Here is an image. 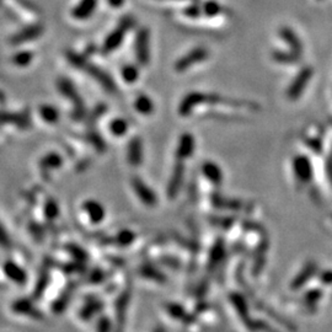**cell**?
Instances as JSON below:
<instances>
[{"label":"cell","mask_w":332,"mask_h":332,"mask_svg":"<svg viewBox=\"0 0 332 332\" xmlns=\"http://www.w3.org/2000/svg\"><path fill=\"white\" fill-rule=\"evenodd\" d=\"M128 130V122L123 118H115L110 123V132L116 137H123Z\"/></svg>","instance_id":"18"},{"label":"cell","mask_w":332,"mask_h":332,"mask_svg":"<svg viewBox=\"0 0 332 332\" xmlns=\"http://www.w3.org/2000/svg\"><path fill=\"white\" fill-rule=\"evenodd\" d=\"M134 19L130 18V16H126L121 20V22L118 24V26L106 37L104 43V52L105 53H112L121 46L122 42H123L124 37H126L127 32L130 28L134 27Z\"/></svg>","instance_id":"1"},{"label":"cell","mask_w":332,"mask_h":332,"mask_svg":"<svg viewBox=\"0 0 332 332\" xmlns=\"http://www.w3.org/2000/svg\"><path fill=\"white\" fill-rule=\"evenodd\" d=\"M279 36L284 39L288 46H291L292 50L294 51V53H299L300 51H302V44H300L299 39H298V37L295 36V33L291 28L283 27L282 30L279 31Z\"/></svg>","instance_id":"15"},{"label":"cell","mask_w":332,"mask_h":332,"mask_svg":"<svg viewBox=\"0 0 332 332\" xmlns=\"http://www.w3.org/2000/svg\"><path fill=\"white\" fill-rule=\"evenodd\" d=\"M122 78L126 83L128 84H133L137 81V79L139 78V70L135 65L129 64L126 65V67L122 68Z\"/></svg>","instance_id":"19"},{"label":"cell","mask_w":332,"mask_h":332,"mask_svg":"<svg viewBox=\"0 0 332 332\" xmlns=\"http://www.w3.org/2000/svg\"><path fill=\"white\" fill-rule=\"evenodd\" d=\"M273 59L278 63L282 64H289V63H294V56L292 53H286V52H279V51H276L273 53Z\"/></svg>","instance_id":"22"},{"label":"cell","mask_w":332,"mask_h":332,"mask_svg":"<svg viewBox=\"0 0 332 332\" xmlns=\"http://www.w3.org/2000/svg\"><path fill=\"white\" fill-rule=\"evenodd\" d=\"M132 187L141 203L146 204L148 207L157 206L158 203L157 195H155V192L153 191V189L150 188V187L148 186L140 177L135 176V177L132 178Z\"/></svg>","instance_id":"5"},{"label":"cell","mask_w":332,"mask_h":332,"mask_svg":"<svg viewBox=\"0 0 332 332\" xmlns=\"http://www.w3.org/2000/svg\"><path fill=\"white\" fill-rule=\"evenodd\" d=\"M209 57V51L204 47H197L195 50L189 51L187 55L181 57L180 59H177V62L175 63V70L178 73L186 72L187 69H189L191 67L195 65L203 63L206 59H208Z\"/></svg>","instance_id":"2"},{"label":"cell","mask_w":332,"mask_h":332,"mask_svg":"<svg viewBox=\"0 0 332 332\" xmlns=\"http://www.w3.org/2000/svg\"><path fill=\"white\" fill-rule=\"evenodd\" d=\"M109 4L112 8H120L124 4V0H109Z\"/></svg>","instance_id":"23"},{"label":"cell","mask_w":332,"mask_h":332,"mask_svg":"<svg viewBox=\"0 0 332 332\" xmlns=\"http://www.w3.org/2000/svg\"><path fill=\"white\" fill-rule=\"evenodd\" d=\"M98 7V0H81L78 7L73 10V15L76 19H87L91 16Z\"/></svg>","instance_id":"12"},{"label":"cell","mask_w":332,"mask_h":332,"mask_svg":"<svg viewBox=\"0 0 332 332\" xmlns=\"http://www.w3.org/2000/svg\"><path fill=\"white\" fill-rule=\"evenodd\" d=\"M127 159L132 166H139L141 164V161H143V144H141L140 138L134 137L130 139Z\"/></svg>","instance_id":"8"},{"label":"cell","mask_w":332,"mask_h":332,"mask_svg":"<svg viewBox=\"0 0 332 332\" xmlns=\"http://www.w3.org/2000/svg\"><path fill=\"white\" fill-rule=\"evenodd\" d=\"M212 203L214 204L218 208H231V209H239L241 207V203L239 201L235 200H228V198L223 197L219 195H213L212 196Z\"/></svg>","instance_id":"17"},{"label":"cell","mask_w":332,"mask_h":332,"mask_svg":"<svg viewBox=\"0 0 332 332\" xmlns=\"http://www.w3.org/2000/svg\"><path fill=\"white\" fill-rule=\"evenodd\" d=\"M294 171L298 178L302 181H308L311 176V166L309 165L308 159L305 157H297L294 160Z\"/></svg>","instance_id":"13"},{"label":"cell","mask_w":332,"mask_h":332,"mask_svg":"<svg viewBox=\"0 0 332 332\" xmlns=\"http://www.w3.org/2000/svg\"><path fill=\"white\" fill-rule=\"evenodd\" d=\"M134 232L128 230V229H124V230L118 232L117 236H116V241H117L121 246H127L134 241Z\"/></svg>","instance_id":"20"},{"label":"cell","mask_w":332,"mask_h":332,"mask_svg":"<svg viewBox=\"0 0 332 332\" xmlns=\"http://www.w3.org/2000/svg\"><path fill=\"white\" fill-rule=\"evenodd\" d=\"M150 35L148 28H140L135 37V57L138 63L146 67L150 61Z\"/></svg>","instance_id":"3"},{"label":"cell","mask_w":332,"mask_h":332,"mask_svg":"<svg viewBox=\"0 0 332 332\" xmlns=\"http://www.w3.org/2000/svg\"><path fill=\"white\" fill-rule=\"evenodd\" d=\"M202 172L204 177L212 184H214V186H219V184L223 183V171H221L220 167L215 163H213V161H207V163L203 164Z\"/></svg>","instance_id":"9"},{"label":"cell","mask_w":332,"mask_h":332,"mask_svg":"<svg viewBox=\"0 0 332 332\" xmlns=\"http://www.w3.org/2000/svg\"><path fill=\"white\" fill-rule=\"evenodd\" d=\"M134 107L135 110H137V112L144 116L152 115V113L154 112V102L147 95H139L138 98L135 99Z\"/></svg>","instance_id":"14"},{"label":"cell","mask_w":332,"mask_h":332,"mask_svg":"<svg viewBox=\"0 0 332 332\" xmlns=\"http://www.w3.org/2000/svg\"><path fill=\"white\" fill-rule=\"evenodd\" d=\"M310 75H311V70L304 69L299 75L297 76V79H295L294 83L289 86L288 92H287L288 93L289 99H293L294 100V99H297L298 96L302 93L303 89H304L306 83H308L309 78H310Z\"/></svg>","instance_id":"10"},{"label":"cell","mask_w":332,"mask_h":332,"mask_svg":"<svg viewBox=\"0 0 332 332\" xmlns=\"http://www.w3.org/2000/svg\"><path fill=\"white\" fill-rule=\"evenodd\" d=\"M182 13L184 16H187V18H189V19H198V18H201V16H203L202 7L198 4L189 5V7H187L186 9L182 11Z\"/></svg>","instance_id":"21"},{"label":"cell","mask_w":332,"mask_h":332,"mask_svg":"<svg viewBox=\"0 0 332 332\" xmlns=\"http://www.w3.org/2000/svg\"><path fill=\"white\" fill-rule=\"evenodd\" d=\"M207 99L208 93L203 92H189L181 100L178 105V115L182 117H187L194 112L195 109H197L201 105H207Z\"/></svg>","instance_id":"4"},{"label":"cell","mask_w":332,"mask_h":332,"mask_svg":"<svg viewBox=\"0 0 332 332\" xmlns=\"http://www.w3.org/2000/svg\"><path fill=\"white\" fill-rule=\"evenodd\" d=\"M84 208L87 214H89L90 220H91L92 223L98 224L105 219L106 212H105V208L102 207L101 203L96 202V201H87V202L84 204Z\"/></svg>","instance_id":"11"},{"label":"cell","mask_w":332,"mask_h":332,"mask_svg":"<svg viewBox=\"0 0 332 332\" xmlns=\"http://www.w3.org/2000/svg\"><path fill=\"white\" fill-rule=\"evenodd\" d=\"M184 170H186V166H184L183 161H176L174 170H172L171 177H170L169 183H167V196H169V198H171V200L175 198L178 192H180L181 186H182L183 183Z\"/></svg>","instance_id":"6"},{"label":"cell","mask_w":332,"mask_h":332,"mask_svg":"<svg viewBox=\"0 0 332 332\" xmlns=\"http://www.w3.org/2000/svg\"><path fill=\"white\" fill-rule=\"evenodd\" d=\"M196 140L195 137L189 133H183L178 140L177 148H176V159L184 161L186 159L191 158L195 153Z\"/></svg>","instance_id":"7"},{"label":"cell","mask_w":332,"mask_h":332,"mask_svg":"<svg viewBox=\"0 0 332 332\" xmlns=\"http://www.w3.org/2000/svg\"><path fill=\"white\" fill-rule=\"evenodd\" d=\"M201 7H202L203 16H208V18H215V16L221 15L225 11L223 5H220L215 0H208V2H206Z\"/></svg>","instance_id":"16"}]
</instances>
